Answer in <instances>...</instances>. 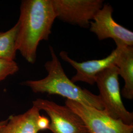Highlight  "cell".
<instances>
[{"label": "cell", "instance_id": "1", "mask_svg": "<svg viewBox=\"0 0 133 133\" xmlns=\"http://www.w3.org/2000/svg\"><path fill=\"white\" fill-rule=\"evenodd\" d=\"M55 19L51 0L21 2L15 48L27 62H36L39 43L48 39Z\"/></svg>", "mask_w": 133, "mask_h": 133}, {"label": "cell", "instance_id": "2", "mask_svg": "<svg viewBox=\"0 0 133 133\" xmlns=\"http://www.w3.org/2000/svg\"><path fill=\"white\" fill-rule=\"evenodd\" d=\"M51 60L45 63L44 67L48 75L42 79L27 81L22 83L35 93H47L60 95L67 100L100 110L104 107L99 95L76 85L66 76L52 46L49 47Z\"/></svg>", "mask_w": 133, "mask_h": 133}, {"label": "cell", "instance_id": "3", "mask_svg": "<svg viewBox=\"0 0 133 133\" xmlns=\"http://www.w3.org/2000/svg\"><path fill=\"white\" fill-rule=\"evenodd\" d=\"M96 83L104 109L110 116L133 125V113L125 108L121 99L118 68L113 66L101 72L96 77Z\"/></svg>", "mask_w": 133, "mask_h": 133}, {"label": "cell", "instance_id": "4", "mask_svg": "<svg viewBox=\"0 0 133 133\" xmlns=\"http://www.w3.org/2000/svg\"><path fill=\"white\" fill-rule=\"evenodd\" d=\"M65 103L82 119L89 133H133V125L112 118L104 109H97L67 99Z\"/></svg>", "mask_w": 133, "mask_h": 133}, {"label": "cell", "instance_id": "5", "mask_svg": "<svg viewBox=\"0 0 133 133\" xmlns=\"http://www.w3.org/2000/svg\"><path fill=\"white\" fill-rule=\"evenodd\" d=\"M33 105L47 114L50 118L48 130L53 133H89L82 119L66 105L37 99L33 101Z\"/></svg>", "mask_w": 133, "mask_h": 133}, {"label": "cell", "instance_id": "6", "mask_svg": "<svg viewBox=\"0 0 133 133\" xmlns=\"http://www.w3.org/2000/svg\"><path fill=\"white\" fill-rule=\"evenodd\" d=\"M56 18L82 28L90 22L104 5L103 0H51Z\"/></svg>", "mask_w": 133, "mask_h": 133}, {"label": "cell", "instance_id": "7", "mask_svg": "<svg viewBox=\"0 0 133 133\" xmlns=\"http://www.w3.org/2000/svg\"><path fill=\"white\" fill-rule=\"evenodd\" d=\"M113 11L111 5L104 4L91 21L90 31L100 41L112 38L116 46H132L133 32L114 21Z\"/></svg>", "mask_w": 133, "mask_h": 133}, {"label": "cell", "instance_id": "8", "mask_svg": "<svg viewBox=\"0 0 133 133\" xmlns=\"http://www.w3.org/2000/svg\"><path fill=\"white\" fill-rule=\"evenodd\" d=\"M122 46H116L109 56L98 60H92L78 62L69 57L68 53L62 51L59 55L62 60L68 63L76 71V74L71 78L72 82H83L93 85L96 83V77L101 72L113 66H115Z\"/></svg>", "mask_w": 133, "mask_h": 133}, {"label": "cell", "instance_id": "9", "mask_svg": "<svg viewBox=\"0 0 133 133\" xmlns=\"http://www.w3.org/2000/svg\"><path fill=\"white\" fill-rule=\"evenodd\" d=\"M40 110L33 107L23 114L10 116L6 125L0 129V133H38L42 131L38 121Z\"/></svg>", "mask_w": 133, "mask_h": 133}, {"label": "cell", "instance_id": "10", "mask_svg": "<svg viewBox=\"0 0 133 133\" xmlns=\"http://www.w3.org/2000/svg\"><path fill=\"white\" fill-rule=\"evenodd\" d=\"M115 66L118 68L119 76L124 81L121 94L124 98L133 99V46H122Z\"/></svg>", "mask_w": 133, "mask_h": 133}, {"label": "cell", "instance_id": "11", "mask_svg": "<svg viewBox=\"0 0 133 133\" xmlns=\"http://www.w3.org/2000/svg\"><path fill=\"white\" fill-rule=\"evenodd\" d=\"M18 31L17 23L5 32H0V59L14 60L16 50L15 42Z\"/></svg>", "mask_w": 133, "mask_h": 133}, {"label": "cell", "instance_id": "12", "mask_svg": "<svg viewBox=\"0 0 133 133\" xmlns=\"http://www.w3.org/2000/svg\"><path fill=\"white\" fill-rule=\"evenodd\" d=\"M18 70L19 67L14 60L0 59V82Z\"/></svg>", "mask_w": 133, "mask_h": 133}, {"label": "cell", "instance_id": "13", "mask_svg": "<svg viewBox=\"0 0 133 133\" xmlns=\"http://www.w3.org/2000/svg\"><path fill=\"white\" fill-rule=\"evenodd\" d=\"M8 121V119L6 120H5V121H2L0 122V129L2 127H3L6 124Z\"/></svg>", "mask_w": 133, "mask_h": 133}, {"label": "cell", "instance_id": "14", "mask_svg": "<svg viewBox=\"0 0 133 133\" xmlns=\"http://www.w3.org/2000/svg\"></svg>", "mask_w": 133, "mask_h": 133}]
</instances>
